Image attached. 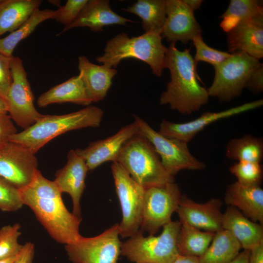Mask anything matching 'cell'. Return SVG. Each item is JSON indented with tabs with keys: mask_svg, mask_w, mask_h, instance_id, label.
<instances>
[{
	"mask_svg": "<svg viewBox=\"0 0 263 263\" xmlns=\"http://www.w3.org/2000/svg\"><path fill=\"white\" fill-rule=\"evenodd\" d=\"M241 245L233 235L222 228L215 233L204 253L198 257L200 263H229L240 253Z\"/></svg>",
	"mask_w": 263,
	"mask_h": 263,
	"instance_id": "26",
	"label": "cell"
},
{
	"mask_svg": "<svg viewBox=\"0 0 263 263\" xmlns=\"http://www.w3.org/2000/svg\"><path fill=\"white\" fill-rule=\"evenodd\" d=\"M23 205L19 189L0 176V210L17 211Z\"/></svg>",
	"mask_w": 263,
	"mask_h": 263,
	"instance_id": "35",
	"label": "cell"
},
{
	"mask_svg": "<svg viewBox=\"0 0 263 263\" xmlns=\"http://www.w3.org/2000/svg\"><path fill=\"white\" fill-rule=\"evenodd\" d=\"M111 170L122 214L118 224L120 236L130 237L140 228L146 188L135 182L117 162H113Z\"/></svg>",
	"mask_w": 263,
	"mask_h": 263,
	"instance_id": "9",
	"label": "cell"
},
{
	"mask_svg": "<svg viewBox=\"0 0 263 263\" xmlns=\"http://www.w3.org/2000/svg\"><path fill=\"white\" fill-rule=\"evenodd\" d=\"M17 132V129L9 115L0 116V150L10 141L11 137Z\"/></svg>",
	"mask_w": 263,
	"mask_h": 263,
	"instance_id": "38",
	"label": "cell"
},
{
	"mask_svg": "<svg viewBox=\"0 0 263 263\" xmlns=\"http://www.w3.org/2000/svg\"><path fill=\"white\" fill-rule=\"evenodd\" d=\"M229 171L237 182L245 185L260 186L263 179L261 163L238 161L229 168Z\"/></svg>",
	"mask_w": 263,
	"mask_h": 263,
	"instance_id": "32",
	"label": "cell"
},
{
	"mask_svg": "<svg viewBox=\"0 0 263 263\" xmlns=\"http://www.w3.org/2000/svg\"><path fill=\"white\" fill-rule=\"evenodd\" d=\"M55 10L36 9L28 20L17 30L4 38H0V53L12 57V53L20 41L29 36L44 21L53 19Z\"/></svg>",
	"mask_w": 263,
	"mask_h": 263,
	"instance_id": "29",
	"label": "cell"
},
{
	"mask_svg": "<svg viewBox=\"0 0 263 263\" xmlns=\"http://www.w3.org/2000/svg\"><path fill=\"white\" fill-rule=\"evenodd\" d=\"M34 253V245L31 242H27L23 245L14 263H32Z\"/></svg>",
	"mask_w": 263,
	"mask_h": 263,
	"instance_id": "40",
	"label": "cell"
},
{
	"mask_svg": "<svg viewBox=\"0 0 263 263\" xmlns=\"http://www.w3.org/2000/svg\"><path fill=\"white\" fill-rule=\"evenodd\" d=\"M222 227L233 235L244 250H250L263 241V225L249 220L234 207H228L223 214Z\"/></svg>",
	"mask_w": 263,
	"mask_h": 263,
	"instance_id": "22",
	"label": "cell"
},
{
	"mask_svg": "<svg viewBox=\"0 0 263 263\" xmlns=\"http://www.w3.org/2000/svg\"><path fill=\"white\" fill-rule=\"evenodd\" d=\"M166 19L161 36L168 42L179 41L186 44L202 30L194 16L193 11L183 0H166Z\"/></svg>",
	"mask_w": 263,
	"mask_h": 263,
	"instance_id": "16",
	"label": "cell"
},
{
	"mask_svg": "<svg viewBox=\"0 0 263 263\" xmlns=\"http://www.w3.org/2000/svg\"><path fill=\"white\" fill-rule=\"evenodd\" d=\"M10 57L0 53V95L6 99L12 82L11 60Z\"/></svg>",
	"mask_w": 263,
	"mask_h": 263,
	"instance_id": "37",
	"label": "cell"
},
{
	"mask_svg": "<svg viewBox=\"0 0 263 263\" xmlns=\"http://www.w3.org/2000/svg\"><path fill=\"white\" fill-rule=\"evenodd\" d=\"M263 100L260 99L217 112H206L197 118L189 122L178 123L163 120L159 125V133L169 138L188 143L200 131L218 120L229 117L260 107Z\"/></svg>",
	"mask_w": 263,
	"mask_h": 263,
	"instance_id": "14",
	"label": "cell"
},
{
	"mask_svg": "<svg viewBox=\"0 0 263 263\" xmlns=\"http://www.w3.org/2000/svg\"><path fill=\"white\" fill-rule=\"evenodd\" d=\"M162 38L161 33L153 31L132 38L122 33L109 40L103 55L96 59L100 63L115 68L123 59L136 58L148 64L152 73L159 77L167 68V48L163 44Z\"/></svg>",
	"mask_w": 263,
	"mask_h": 263,
	"instance_id": "4",
	"label": "cell"
},
{
	"mask_svg": "<svg viewBox=\"0 0 263 263\" xmlns=\"http://www.w3.org/2000/svg\"><path fill=\"white\" fill-rule=\"evenodd\" d=\"M222 206L219 198H213L205 203H198L182 195L176 212L180 223L215 233L222 228Z\"/></svg>",
	"mask_w": 263,
	"mask_h": 263,
	"instance_id": "17",
	"label": "cell"
},
{
	"mask_svg": "<svg viewBox=\"0 0 263 263\" xmlns=\"http://www.w3.org/2000/svg\"><path fill=\"white\" fill-rule=\"evenodd\" d=\"M67 102L87 106L92 103L80 74L51 88L42 94L37 100L40 108Z\"/></svg>",
	"mask_w": 263,
	"mask_h": 263,
	"instance_id": "24",
	"label": "cell"
},
{
	"mask_svg": "<svg viewBox=\"0 0 263 263\" xmlns=\"http://www.w3.org/2000/svg\"><path fill=\"white\" fill-rule=\"evenodd\" d=\"M133 117L138 124L139 133L153 146L163 167L170 175L174 177L182 170H200L205 168V164L190 153L187 143L166 137L140 117Z\"/></svg>",
	"mask_w": 263,
	"mask_h": 263,
	"instance_id": "8",
	"label": "cell"
},
{
	"mask_svg": "<svg viewBox=\"0 0 263 263\" xmlns=\"http://www.w3.org/2000/svg\"><path fill=\"white\" fill-rule=\"evenodd\" d=\"M181 196L179 187L175 182L146 188L140 229L149 235L156 234L171 221Z\"/></svg>",
	"mask_w": 263,
	"mask_h": 263,
	"instance_id": "10",
	"label": "cell"
},
{
	"mask_svg": "<svg viewBox=\"0 0 263 263\" xmlns=\"http://www.w3.org/2000/svg\"><path fill=\"white\" fill-rule=\"evenodd\" d=\"M139 132L138 124L134 120L113 135L91 142L85 149H77L75 151L85 160L89 170H94L106 162L117 161L124 145Z\"/></svg>",
	"mask_w": 263,
	"mask_h": 263,
	"instance_id": "15",
	"label": "cell"
},
{
	"mask_svg": "<svg viewBox=\"0 0 263 263\" xmlns=\"http://www.w3.org/2000/svg\"><path fill=\"white\" fill-rule=\"evenodd\" d=\"M19 223L6 225L0 229V260L17 255L23 245L18 242L21 234Z\"/></svg>",
	"mask_w": 263,
	"mask_h": 263,
	"instance_id": "33",
	"label": "cell"
},
{
	"mask_svg": "<svg viewBox=\"0 0 263 263\" xmlns=\"http://www.w3.org/2000/svg\"><path fill=\"white\" fill-rule=\"evenodd\" d=\"M1 0H0V2L1 1Z\"/></svg>",
	"mask_w": 263,
	"mask_h": 263,
	"instance_id": "47",
	"label": "cell"
},
{
	"mask_svg": "<svg viewBox=\"0 0 263 263\" xmlns=\"http://www.w3.org/2000/svg\"><path fill=\"white\" fill-rule=\"evenodd\" d=\"M225 156L231 160L261 163L263 158V140L245 135L230 140L225 147Z\"/></svg>",
	"mask_w": 263,
	"mask_h": 263,
	"instance_id": "31",
	"label": "cell"
},
{
	"mask_svg": "<svg viewBox=\"0 0 263 263\" xmlns=\"http://www.w3.org/2000/svg\"><path fill=\"white\" fill-rule=\"evenodd\" d=\"M249 251V263H263V241Z\"/></svg>",
	"mask_w": 263,
	"mask_h": 263,
	"instance_id": "41",
	"label": "cell"
},
{
	"mask_svg": "<svg viewBox=\"0 0 263 263\" xmlns=\"http://www.w3.org/2000/svg\"><path fill=\"white\" fill-rule=\"evenodd\" d=\"M253 93L258 94L263 90V65L256 69L250 76L245 85Z\"/></svg>",
	"mask_w": 263,
	"mask_h": 263,
	"instance_id": "39",
	"label": "cell"
},
{
	"mask_svg": "<svg viewBox=\"0 0 263 263\" xmlns=\"http://www.w3.org/2000/svg\"><path fill=\"white\" fill-rule=\"evenodd\" d=\"M224 200L250 220L263 225V189L260 186L245 185L236 181L227 187Z\"/></svg>",
	"mask_w": 263,
	"mask_h": 263,
	"instance_id": "21",
	"label": "cell"
},
{
	"mask_svg": "<svg viewBox=\"0 0 263 263\" xmlns=\"http://www.w3.org/2000/svg\"><path fill=\"white\" fill-rule=\"evenodd\" d=\"M41 3L39 0H1L0 2V38L12 33L26 22Z\"/></svg>",
	"mask_w": 263,
	"mask_h": 263,
	"instance_id": "25",
	"label": "cell"
},
{
	"mask_svg": "<svg viewBox=\"0 0 263 263\" xmlns=\"http://www.w3.org/2000/svg\"><path fill=\"white\" fill-rule=\"evenodd\" d=\"M122 10L139 17L145 33L153 31L162 33L166 19V0H138Z\"/></svg>",
	"mask_w": 263,
	"mask_h": 263,
	"instance_id": "27",
	"label": "cell"
},
{
	"mask_svg": "<svg viewBox=\"0 0 263 263\" xmlns=\"http://www.w3.org/2000/svg\"><path fill=\"white\" fill-rule=\"evenodd\" d=\"M116 162L145 188L175 182L174 177L163 167L153 146L139 133L124 145Z\"/></svg>",
	"mask_w": 263,
	"mask_h": 263,
	"instance_id": "5",
	"label": "cell"
},
{
	"mask_svg": "<svg viewBox=\"0 0 263 263\" xmlns=\"http://www.w3.org/2000/svg\"><path fill=\"white\" fill-rule=\"evenodd\" d=\"M263 16V8L260 1L257 0H231L220 18V26L228 32L239 23Z\"/></svg>",
	"mask_w": 263,
	"mask_h": 263,
	"instance_id": "30",
	"label": "cell"
},
{
	"mask_svg": "<svg viewBox=\"0 0 263 263\" xmlns=\"http://www.w3.org/2000/svg\"><path fill=\"white\" fill-rule=\"evenodd\" d=\"M167 68L170 80L160 97V105H169L171 109L183 114L195 112L208 102L207 89L202 86L196 72V64L189 49L179 51L175 43L167 48Z\"/></svg>",
	"mask_w": 263,
	"mask_h": 263,
	"instance_id": "2",
	"label": "cell"
},
{
	"mask_svg": "<svg viewBox=\"0 0 263 263\" xmlns=\"http://www.w3.org/2000/svg\"><path fill=\"white\" fill-rule=\"evenodd\" d=\"M88 0H68L64 5L55 10L53 18L58 22L68 26L77 18Z\"/></svg>",
	"mask_w": 263,
	"mask_h": 263,
	"instance_id": "36",
	"label": "cell"
},
{
	"mask_svg": "<svg viewBox=\"0 0 263 263\" xmlns=\"http://www.w3.org/2000/svg\"><path fill=\"white\" fill-rule=\"evenodd\" d=\"M261 63L246 53L241 51L231 56L214 67L213 81L207 89L209 96L221 102H229L241 95L253 71Z\"/></svg>",
	"mask_w": 263,
	"mask_h": 263,
	"instance_id": "7",
	"label": "cell"
},
{
	"mask_svg": "<svg viewBox=\"0 0 263 263\" xmlns=\"http://www.w3.org/2000/svg\"><path fill=\"white\" fill-rule=\"evenodd\" d=\"M118 224L92 237H81L66 244L65 250L73 263H117L121 252Z\"/></svg>",
	"mask_w": 263,
	"mask_h": 263,
	"instance_id": "11",
	"label": "cell"
},
{
	"mask_svg": "<svg viewBox=\"0 0 263 263\" xmlns=\"http://www.w3.org/2000/svg\"><path fill=\"white\" fill-rule=\"evenodd\" d=\"M227 33L230 54L243 51L259 59L263 56V16L239 23Z\"/></svg>",
	"mask_w": 263,
	"mask_h": 263,
	"instance_id": "19",
	"label": "cell"
},
{
	"mask_svg": "<svg viewBox=\"0 0 263 263\" xmlns=\"http://www.w3.org/2000/svg\"><path fill=\"white\" fill-rule=\"evenodd\" d=\"M179 221H171L157 236H145L139 229L121 246L120 255L135 263H173L179 255L177 242Z\"/></svg>",
	"mask_w": 263,
	"mask_h": 263,
	"instance_id": "6",
	"label": "cell"
},
{
	"mask_svg": "<svg viewBox=\"0 0 263 263\" xmlns=\"http://www.w3.org/2000/svg\"><path fill=\"white\" fill-rule=\"evenodd\" d=\"M173 263H200L198 257L178 255Z\"/></svg>",
	"mask_w": 263,
	"mask_h": 263,
	"instance_id": "42",
	"label": "cell"
},
{
	"mask_svg": "<svg viewBox=\"0 0 263 263\" xmlns=\"http://www.w3.org/2000/svg\"><path fill=\"white\" fill-rule=\"evenodd\" d=\"M128 22L132 21L115 13L110 7V0H89L75 20L68 26H64L59 35L79 27H89L94 32H100L105 26L125 25Z\"/></svg>",
	"mask_w": 263,
	"mask_h": 263,
	"instance_id": "20",
	"label": "cell"
},
{
	"mask_svg": "<svg viewBox=\"0 0 263 263\" xmlns=\"http://www.w3.org/2000/svg\"><path fill=\"white\" fill-rule=\"evenodd\" d=\"M17 255L7 259L1 260H0V263H14Z\"/></svg>",
	"mask_w": 263,
	"mask_h": 263,
	"instance_id": "46",
	"label": "cell"
},
{
	"mask_svg": "<svg viewBox=\"0 0 263 263\" xmlns=\"http://www.w3.org/2000/svg\"><path fill=\"white\" fill-rule=\"evenodd\" d=\"M8 107L7 102L3 97L0 95V116L8 114Z\"/></svg>",
	"mask_w": 263,
	"mask_h": 263,
	"instance_id": "45",
	"label": "cell"
},
{
	"mask_svg": "<svg viewBox=\"0 0 263 263\" xmlns=\"http://www.w3.org/2000/svg\"><path fill=\"white\" fill-rule=\"evenodd\" d=\"M38 166L35 154L21 144L9 141L0 150V176L19 189L31 183Z\"/></svg>",
	"mask_w": 263,
	"mask_h": 263,
	"instance_id": "13",
	"label": "cell"
},
{
	"mask_svg": "<svg viewBox=\"0 0 263 263\" xmlns=\"http://www.w3.org/2000/svg\"><path fill=\"white\" fill-rule=\"evenodd\" d=\"M192 42L196 48L195 62L205 61L213 67L217 66L229 57L232 54L221 51L208 46L203 40L202 35L195 37Z\"/></svg>",
	"mask_w": 263,
	"mask_h": 263,
	"instance_id": "34",
	"label": "cell"
},
{
	"mask_svg": "<svg viewBox=\"0 0 263 263\" xmlns=\"http://www.w3.org/2000/svg\"><path fill=\"white\" fill-rule=\"evenodd\" d=\"M12 82L6 97L9 116L24 130L36 123L43 114L36 109L34 95L22 60L12 56L11 60Z\"/></svg>",
	"mask_w": 263,
	"mask_h": 263,
	"instance_id": "12",
	"label": "cell"
},
{
	"mask_svg": "<svg viewBox=\"0 0 263 263\" xmlns=\"http://www.w3.org/2000/svg\"><path fill=\"white\" fill-rule=\"evenodd\" d=\"M249 250H244L229 263H249Z\"/></svg>",
	"mask_w": 263,
	"mask_h": 263,
	"instance_id": "43",
	"label": "cell"
},
{
	"mask_svg": "<svg viewBox=\"0 0 263 263\" xmlns=\"http://www.w3.org/2000/svg\"><path fill=\"white\" fill-rule=\"evenodd\" d=\"M103 114L101 108L93 105L65 114H43L33 125L13 134L10 141L21 144L36 154L49 141L66 132L98 127Z\"/></svg>",
	"mask_w": 263,
	"mask_h": 263,
	"instance_id": "3",
	"label": "cell"
},
{
	"mask_svg": "<svg viewBox=\"0 0 263 263\" xmlns=\"http://www.w3.org/2000/svg\"><path fill=\"white\" fill-rule=\"evenodd\" d=\"M183 1L193 11L198 9L201 6L203 1L202 0H183Z\"/></svg>",
	"mask_w": 263,
	"mask_h": 263,
	"instance_id": "44",
	"label": "cell"
},
{
	"mask_svg": "<svg viewBox=\"0 0 263 263\" xmlns=\"http://www.w3.org/2000/svg\"><path fill=\"white\" fill-rule=\"evenodd\" d=\"M19 190L23 205L32 210L55 241L66 245L81 237L79 231L81 219L67 209L54 181L44 177L38 170L31 183Z\"/></svg>",
	"mask_w": 263,
	"mask_h": 263,
	"instance_id": "1",
	"label": "cell"
},
{
	"mask_svg": "<svg viewBox=\"0 0 263 263\" xmlns=\"http://www.w3.org/2000/svg\"><path fill=\"white\" fill-rule=\"evenodd\" d=\"M215 233L203 231L187 223H181L177 246L179 255L199 257L209 246Z\"/></svg>",
	"mask_w": 263,
	"mask_h": 263,
	"instance_id": "28",
	"label": "cell"
},
{
	"mask_svg": "<svg viewBox=\"0 0 263 263\" xmlns=\"http://www.w3.org/2000/svg\"><path fill=\"white\" fill-rule=\"evenodd\" d=\"M89 170L85 160L72 150L67 154L66 164L56 172L54 181L62 193L65 192L70 195L73 213L80 219V199L85 188V178Z\"/></svg>",
	"mask_w": 263,
	"mask_h": 263,
	"instance_id": "18",
	"label": "cell"
},
{
	"mask_svg": "<svg viewBox=\"0 0 263 263\" xmlns=\"http://www.w3.org/2000/svg\"><path fill=\"white\" fill-rule=\"evenodd\" d=\"M78 69L92 102L102 100L112 84L113 77L117 74L116 69L104 64H94L85 56L78 57Z\"/></svg>",
	"mask_w": 263,
	"mask_h": 263,
	"instance_id": "23",
	"label": "cell"
}]
</instances>
